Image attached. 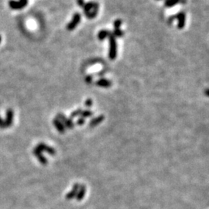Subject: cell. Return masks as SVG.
Here are the masks:
<instances>
[{
  "label": "cell",
  "instance_id": "cell-1",
  "mask_svg": "<svg viewBox=\"0 0 209 209\" xmlns=\"http://www.w3.org/2000/svg\"><path fill=\"white\" fill-rule=\"evenodd\" d=\"M109 42V50H108V58L110 60H115L117 57V42L115 37L112 35V33L108 37Z\"/></svg>",
  "mask_w": 209,
  "mask_h": 209
},
{
  "label": "cell",
  "instance_id": "cell-2",
  "mask_svg": "<svg viewBox=\"0 0 209 209\" xmlns=\"http://www.w3.org/2000/svg\"><path fill=\"white\" fill-rule=\"evenodd\" d=\"M81 14L78 13H74V15L73 16V18H72V20L70 22L68 25L67 26V29L68 30H73L77 27L78 24L80 23L81 22Z\"/></svg>",
  "mask_w": 209,
  "mask_h": 209
},
{
  "label": "cell",
  "instance_id": "cell-3",
  "mask_svg": "<svg viewBox=\"0 0 209 209\" xmlns=\"http://www.w3.org/2000/svg\"><path fill=\"white\" fill-rule=\"evenodd\" d=\"M57 119H58L59 121H60L63 123L64 126L67 129H72L74 128V123L73 121L71 120V119H67L65 117L64 115H63L62 113H58L57 115Z\"/></svg>",
  "mask_w": 209,
  "mask_h": 209
},
{
  "label": "cell",
  "instance_id": "cell-4",
  "mask_svg": "<svg viewBox=\"0 0 209 209\" xmlns=\"http://www.w3.org/2000/svg\"><path fill=\"white\" fill-rule=\"evenodd\" d=\"M175 18L176 20H177L178 23H177V28L181 30L183 29L185 26V20H186V16L185 13L183 12L177 13V15H175Z\"/></svg>",
  "mask_w": 209,
  "mask_h": 209
},
{
  "label": "cell",
  "instance_id": "cell-5",
  "mask_svg": "<svg viewBox=\"0 0 209 209\" xmlns=\"http://www.w3.org/2000/svg\"><path fill=\"white\" fill-rule=\"evenodd\" d=\"M99 5L98 2H89L85 3L83 6V10H84V14L89 13L90 11L93 10L94 9H98Z\"/></svg>",
  "mask_w": 209,
  "mask_h": 209
},
{
  "label": "cell",
  "instance_id": "cell-6",
  "mask_svg": "<svg viewBox=\"0 0 209 209\" xmlns=\"http://www.w3.org/2000/svg\"><path fill=\"white\" fill-rule=\"evenodd\" d=\"M37 148L39 149V150H40L41 152H42V151H45V152L50 153V154H51V155L56 154V151H55V149H53L52 147L47 146V145H46L45 143H43V142H40V143H39V144L37 145Z\"/></svg>",
  "mask_w": 209,
  "mask_h": 209
},
{
  "label": "cell",
  "instance_id": "cell-7",
  "mask_svg": "<svg viewBox=\"0 0 209 209\" xmlns=\"http://www.w3.org/2000/svg\"><path fill=\"white\" fill-rule=\"evenodd\" d=\"M33 154L37 157V158L38 159V160L40 162L41 164L46 165V164H47V159L43 157V155L42 154V152L37 149V147H35L34 149H33Z\"/></svg>",
  "mask_w": 209,
  "mask_h": 209
},
{
  "label": "cell",
  "instance_id": "cell-8",
  "mask_svg": "<svg viewBox=\"0 0 209 209\" xmlns=\"http://www.w3.org/2000/svg\"><path fill=\"white\" fill-rule=\"evenodd\" d=\"M13 111L12 109H8L6 111V119H5V123H6V126L9 127L12 125L13 122Z\"/></svg>",
  "mask_w": 209,
  "mask_h": 209
},
{
  "label": "cell",
  "instance_id": "cell-9",
  "mask_svg": "<svg viewBox=\"0 0 209 209\" xmlns=\"http://www.w3.org/2000/svg\"><path fill=\"white\" fill-rule=\"evenodd\" d=\"M80 188H81V185H80L79 183H75V184L74 185L72 191H70L69 193L66 195V198H67V200H70V199H72L73 198L76 197L77 193H78V190L80 189Z\"/></svg>",
  "mask_w": 209,
  "mask_h": 209
},
{
  "label": "cell",
  "instance_id": "cell-10",
  "mask_svg": "<svg viewBox=\"0 0 209 209\" xmlns=\"http://www.w3.org/2000/svg\"><path fill=\"white\" fill-rule=\"evenodd\" d=\"M95 84L98 86L102 87V88H108L112 85V82L106 78H101V79L98 80L97 81L95 82Z\"/></svg>",
  "mask_w": 209,
  "mask_h": 209
},
{
  "label": "cell",
  "instance_id": "cell-11",
  "mask_svg": "<svg viewBox=\"0 0 209 209\" xmlns=\"http://www.w3.org/2000/svg\"><path fill=\"white\" fill-rule=\"evenodd\" d=\"M53 123H54V126L56 127V129L57 130V131H58L60 133H61V134L64 133L65 127L64 126L63 123H61L60 121H59L58 119H54V121H53Z\"/></svg>",
  "mask_w": 209,
  "mask_h": 209
},
{
  "label": "cell",
  "instance_id": "cell-12",
  "mask_svg": "<svg viewBox=\"0 0 209 209\" xmlns=\"http://www.w3.org/2000/svg\"><path fill=\"white\" fill-rule=\"evenodd\" d=\"M104 119H105L104 115H99V116L96 117V118H94V119L90 121L89 125H90L91 127H95L98 124H99L100 123H101V122L104 120Z\"/></svg>",
  "mask_w": 209,
  "mask_h": 209
},
{
  "label": "cell",
  "instance_id": "cell-13",
  "mask_svg": "<svg viewBox=\"0 0 209 209\" xmlns=\"http://www.w3.org/2000/svg\"><path fill=\"white\" fill-rule=\"evenodd\" d=\"M111 34V33L107 30H102L99 31V33H98V38L100 41H102L104 40H106L107 37H109V35Z\"/></svg>",
  "mask_w": 209,
  "mask_h": 209
},
{
  "label": "cell",
  "instance_id": "cell-14",
  "mask_svg": "<svg viewBox=\"0 0 209 209\" xmlns=\"http://www.w3.org/2000/svg\"><path fill=\"white\" fill-rule=\"evenodd\" d=\"M85 192H86V188H85L84 185H81V188L78 190L77 195H76L77 200H78V201H80V200H81L82 199H83V198L84 197V194H85Z\"/></svg>",
  "mask_w": 209,
  "mask_h": 209
},
{
  "label": "cell",
  "instance_id": "cell-15",
  "mask_svg": "<svg viewBox=\"0 0 209 209\" xmlns=\"http://www.w3.org/2000/svg\"><path fill=\"white\" fill-rule=\"evenodd\" d=\"M9 6L11 9H16V10L23 9V7H22V6L20 5V3L19 1L17 2V1H15V0H9Z\"/></svg>",
  "mask_w": 209,
  "mask_h": 209
},
{
  "label": "cell",
  "instance_id": "cell-16",
  "mask_svg": "<svg viewBox=\"0 0 209 209\" xmlns=\"http://www.w3.org/2000/svg\"><path fill=\"white\" fill-rule=\"evenodd\" d=\"M177 3H185V0H166L165 2V6L170 8L174 6Z\"/></svg>",
  "mask_w": 209,
  "mask_h": 209
},
{
  "label": "cell",
  "instance_id": "cell-17",
  "mask_svg": "<svg viewBox=\"0 0 209 209\" xmlns=\"http://www.w3.org/2000/svg\"><path fill=\"white\" fill-rule=\"evenodd\" d=\"M98 12V9H94L93 10L90 11L89 13H86V14H84V15L86 16L89 19H94V18L97 16Z\"/></svg>",
  "mask_w": 209,
  "mask_h": 209
},
{
  "label": "cell",
  "instance_id": "cell-18",
  "mask_svg": "<svg viewBox=\"0 0 209 209\" xmlns=\"http://www.w3.org/2000/svg\"><path fill=\"white\" fill-rule=\"evenodd\" d=\"M111 33H112V35L114 37H122V36H123L124 32H123V30H121L120 29H115V30H113V32Z\"/></svg>",
  "mask_w": 209,
  "mask_h": 209
},
{
  "label": "cell",
  "instance_id": "cell-19",
  "mask_svg": "<svg viewBox=\"0 0 209 209\" xmlns=\"http://www.w3.org/2000/svg\"><path fill=\"white\" fill-rule=\"evenodd\" d=\"M93 115V112L90 110H85V111H82L81 113V115L82 116V118H88V117L91 116Z\"/></svg>",
  "mask_w": 209,
  "mask_h": 209
},
{
  "label": "cell",
  "instance_id": "cell-20",
  "mask_svg": "<svg viewBox=\"0 0 209 209\" xmlns=\"http://www.w3.org/2000/svg\"><path fill=\"white\" fill-rule=\"evenodd\" d=\"M81 112H82L81 109L76 110V111H74V112H73L72 113H71V118H75V117L78 116V115H81Z\"/></svg>",
  "mask_w": 209,
  "mask_h": 209
},
{
  "label": "cell",
  "instance_id": "cell-21",
  "mask_svg": "<svg viewBox=\"0 0 209 209\" xmlns=\"http://www.w3.org/2000/svg\"><path fill=\"white\" fill-rule=\"evenodd\" d=\"M122 23H123V22H122V20H115L114 22V27L115 29H119V27L121 26V25H122Z\"/></svg>",
  "mask_w": 209,
  "mask_h": 209
},
{
  "label": "cell",
  "instance_id": "cell-22",
  "mask_svg": "<svg viewBox=\"0 0 209 209\" xmlns=\"http://www.w3.org/2000/svg\"><path fill=\"white\" fill-rule=\"evenodd\" d=\"M0 128L1 129H5V128H6V123H5V120L2 118H1L0 117Z\"/></svg>",
  "mask_w": 209,
  "mask_h": 209
},
{
  "label": "cell",
  "instance_id": "cell-23",
  "mask_svg": "<svg viewBox=\"0 0 209 209\" xmlns=\"http://www.w3.org/2000/svg\"><path fill=\"white\" fill-rule=\"evenodd\" d=\"M93 104V101L91 99H88L85 101V102H84V105L87 106V107H91V106H92Z\"/></svg>",
  "mask_w": 209,
  "mask_h": 209
},
{
  "label": "cell",
  "instance_id": "cell-24",
  "mask_svg": "<svg viewBox=\"0 0 209 209\" xmlns=\"http://www.w3.org/2000/svg\"><path fill=\"white\" fill-rule=\"evenodd\" d=\"M84 122H85V119H84V118H79V119H78V121H77V124L79 125H83L84 123Z\"/></svg>",
  "mask_w": 209,
  "mask_h": 209
},
{
  "label": "cell",
  "instance_id": "cell-25",
  "mask_svg": "<svg viewBox=\"0 0 209 209\" xmlns=\"http://www.w3.org/2000/svg\"><path fill=\"white\" fill-rule=\"evenodd\" d=\"M77 4L78 6L83 7L84 5V0H77Z\"/></svg>",
  "mask_w": 209,
  "mask_h": 209
},
{
  "label": "cell",
  "instance_id": "cell-26",
  "mask_svg": "<svg viewBox=\"0 0 209 209\" xmlns=\"http://www.w3.org/2000/svg\"><path fill=\"white\" fill-rule=\"evenodd\" d=\"M86 81L88 83H91V81H92V77L91 76H88L86 78Z\"/></svg>",
  "mask_w": 209,
  "mask_h": 209
},
{
  "label": "cell",
  "instance_id": "cell-27",
  "mask_svg": "<svg viewBox=\"0 0 209 209\" xmlns=\"http://www.w3.org/2000/svg\"><path fill=\"white\" fill-rule=\"evenodd\" d=\"M206 95H208V89L206 90Z\"/></svg>",
  "mask_w": 209,
  "mask_h": 209
},
{
  "label": "cell",
  "instance_id": "cell-28",
  "mask_svg": "<svg viewBox=\"0 0 209 209\" xmlns=\"http://www.w3.org/2000/svg\"><path fill=\"white\" fill-rule=\"evenodd\" d=\"M1 41H2V37H1V36H0V43H1Z\"/></svg>",
  "mask_w": 209,
  "mask_h": 209
}]
</instances>
